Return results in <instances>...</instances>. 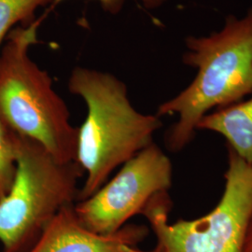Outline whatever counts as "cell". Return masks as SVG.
<instances>
[{"mask_svg":"<svg viewBox=\"0 0 252 252\" xmlns=\"http://www.w3.org/2000/svg\"><path fill=\"white\" fill-rule=\"evenodd\" d=\"M15 135L0 120V199L9 191L15 173Z\"/></svg>","mask_w":252,"mask_h":252,"instance_id":"cell-10","label":"cell"},{"mask_svg":"<svg viewBox=\"0 0 252 252\" xmlns=\"http://www.w3.org/2000/svg\"><path fill=\"white\" fill-rule=\"evenodd\" d=\"M68 90L87 107L77 136L76 162L86 174L77 196L80 202L99 189L119 166L153 144L162 123L156 114L137 111L126 83L111 73L77 66Z\"/></svg>","mask_w":252,"mask_h":252,"instance_id":"cell-1","label":"cell"},{"mask_svg":"<svg viewBox=\"0 0 252 252\" xmlns=\"http://www.w3.org/2000/svg\"><path fill=\"white\" fill-rule=\"evenodd\" d=\"M63 207L27 252H138L147 227L126 224L114 234L93 232L83 225L74 209Z\"/></svg>","mask_w":252,"mask_h":252,"instance_id":"cell-7","label":"cell"},{"mask_svg":"<svg viewBox=\"0 0 252 252\" xmlns=\"http://www.w3.org/2000/svg\"><path fill=\"white\" fill-rule=\"evenodd\" d=\"M171 161L156 144L150 145L122 165L89 198L74 206L81 223L93 232L116 233L141 214L155 195L172 186Z\"/></svg>","mask_w":252,"mask_h":252,"instance_id":"cell-6","label":"cell"},{"mask_svg":"<svg viewBox=\"0 0 252 252\" xmlns=\"http://www.w3.org/2000/svg\"><path fill=\"white\" fill-rule=\"evenodd\" d=\"M65 0H55L54 5L59 4ZM98 2L101 8L111 15L118 14L124 7L126 0H93ZM146 9H155L162 7L167 0H139Z\"/></svg>","mask_w":252,"mask_h":252,"instance_id":"cell-11","label":"cell"},{"mask_svg":"<svg viewBox=\"0 0 252 252\" xmlns=\"http://www.w3.org/2000/svg\"><path fill=\"white\" fill-rule=\"evenodd\" d=\"M196 129L223 135L234 153L252 164V97L205 115Z\"/></svg>","mask_w":252,"mask_h":252,"instance_id":"cell-8","label":"cell"},{"mask_svg":"<svg viewBox=\"0 0 252 252\" xmlns=\"http://www.w3.org/2000/svg\"><path fill=\"white\" fill-rule=\"evenodd\" d=\"M15 173L0 199L2 252H27L63 207L74 204L83 170L62 162L35 141L15 135Z\"/></svg>","mask_w":252,"mask_h":252,"instance_id":"cell-4","label":"cell"},{"mask_svg":"<svg viewBox=\"0 0 252 252\" xmlns=\"http://www.w3.org/2000/svg\"><path fill=\"white\" fill-rule=\"evenodd\" d=\"M40 19L13 28L0 50V120L10 132L35 141L62 162H76L78 127L55 92L50 74L30 57Z\"/></svg>","mask_w":252,"mask_h":252,"instance_id":"cell-3","label":"cell"},{"mask_svg":"<svg viewBox=\"0 0 252 252\" xmlns=\"http://www.w3.org/2000/svg\"><path fill=\"white\" fill-rule=\"evenodd\" d=\"M55 0H0V50L9 32L19 26L33 23L36 10Z\"/></svg>","mask_w":252,"mask_h":252,"instance_id":"cell-9","label":"cell"},{"mask_svg":"<svg viewBox=\"0 0 252 252\" xmlns=\"http://www.w3.org/2000/svg\"><path fill=\"white\" fill-rule=\"evenodd\" d=\"M167 191L151 199L142 215L157 238L155 252H243L252 221V164L228 147L225 188L215 208L192 220L169 223Z\"/></svg>","mask_w":252,"mask_h":252,"instance_id":"cell-5","label":"cell"},{"mask_svg":"<svg viewBox=\"0 0 252 252\" xmlns=\"http://www.w3.org/2000/svg\"><path fill=\"white\" fill-rule=\"evenodd\" d=\"M183 63L197 69L188 87L161 104L158 117L179 115L166 131L164 142L172 153L192 140L199 121L215 107L224 108L252 94V6L241 18L229 15L220 30L185 39Z\"/></svg>","mask_w":252,"mask_h":252,"instance_id":"cell-2","label":"cell"},{"mask_svg":"<svg viewBox=\"0 0 252 252\" xmlns=\"http://www.w3.org/2000/svg\"><path fill=\"white\" fill-rule=\"evenodd\" d=\"M243 252H252V221L247 234Z\"/></svg>","mask_w":252,"mask_h":252,"instance_id":"cell-12","label":"cell"},{"mask_svg":"<svg viewBox=\"0 0 252 252\" xmlns=\"http://www.w3.org/2000/svg\"><path fill=\"white\" fill-rule=\"evenodd\" d=\"M138 252H154V251H153V252H145V251H142V250H139V251H138Z\"/></svg>","mask_w":252,"mask_h":252,"instance_id":"cell-13","label":"cell"}]
</instances>
